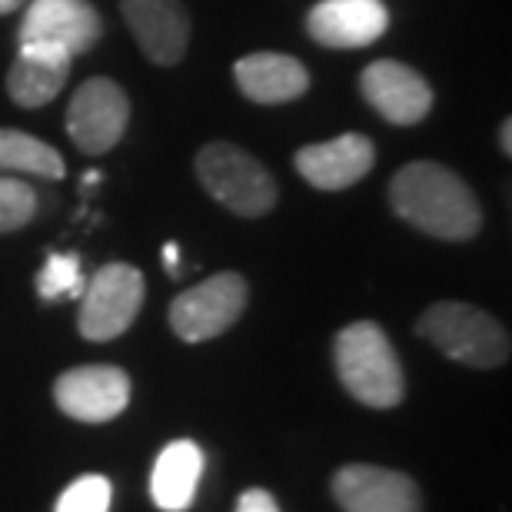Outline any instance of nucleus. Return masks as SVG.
Instances as JSON below:
<instances>
[{
    "mask_svg": "<svg viewBox=\"0 0 512 512\" xmlns=\"http://www.w3.org/2000/svg\"><path fill=\"white\" fill-rule=\"evenodd\" d=\"M389 203L409 227L436 240L463 243L473 240L483 227V213H479L473 190L466 187L463 177L433 160L406 163L389 183Z\"/></svg>",
    "mask_w": 512,
    "mask_h": 512,
    "instance_id": "nucleus-1",
    "label": "nucleus"
},
{
    "mask_svg": "<svg viewBox=\"0 0 512 512\" xmlns=\"http://www.w3.org/2000/svg\"><path fill=\"white\" fill-rule=\"evenodd\" d=\"M333 360L340 383L356 403L373 409H393L403 403V366H399L393 343H389L380 323L360 320L336 333Z\"/></svg>",
    "mask_w": 512,
    "mask_h": 512,
    "instance_id": "nucleus-2",
    "label": "nucleus"
},
{
    "mask_svg": "<svg viewBox=\"0 0 512 512\" xmlns=\"http://www.w3.org/2000/svg\"><path fill=\"white\" fill-rule=\"evenodd\" d=\"M416 330L443 356L473 366V370H493V366H503L509 360L506 326L479 306L456 300L433 303L419 316Z\"/></svg>",
    "mask_w": 512,
    "mask_h": 512,
    "instance_id": "nucleus-3",
    "label": "nucleus"
},
{
    "mask_svg": "<svg viewBox=\"0 0 512 512\" xmlns=\"http://www.w3.org/2000/svg\"><path fill=\"white\" fill-rule=\"evenodd\" d=\"M197 177L237 217H266L280 197L270 170L233 143H207L197 153Z\"/></svg>",
    "mask_w": 512,
    "mask_h": 512,
    "instance_id": "nucleus-4",
    "label": "nucleus"
},
{
    "mask_svg": "<svg viewBox=\"0 0 512 512\" xmlns=\"http://www.w3.org/2000/svg\"><path fill=\"white\" fill-rule=\"evenodd\" d=\"M143 273L130 263L100 266L80 296L77 326L90 343H107L124 336L143 306Z\"/></svg>",
    "mask_w": 512,
    "mask_h": 512,
    "instance_id": "nucleus-5",
    "label": "nucleus"
},
{
    "mask_svg": "<svg viewBox=\"0 0 512 512\" xmlns=\"http://www.w3.org/2000/svg\"><path fill=\"white\" fill-rule=\"evenodd\" d=\"M247 280L240 273H217L183 290L170 303V326L183 343H207L227 333L247 310Z\"/></svg>",
    "mask_w": 512,
    "mask_h": 512,
    "instance_id": "nucleus-6",
    "label": "nucleus"
},
{
    "mask_svg": "<svg viewBox=\"0 0 512 512\" xmlns=\"http://www.w3.org/2000/svg\"><path fill=\"white\" fill-rule=\"evenodd\" d=\"M130 124V100L110 77H90L67 107V133L90 157L114 150Z\"/></svg>",
    "mask_w": 512,
    "mask_h": 512,
    "instance_id": "nucleus-7",
    "label": "nucleus"
},
{
    "mask_svg": "<svg viewBox=\"0 0 512 512\" xmlns=\"http://www.w3.org/2000/svg\"><path fill=\"white\" fill-rule=\"evenodd\" d=\"M104 34V20L90 0H30L20 24V44L54 47L67 57L87 54Z\"/></svg>",
    "mask_w": 512,
    "mask_h": 512,
    "instance_id": "nucleus-8",
    "label": "nucleus"
},
{
    "mask_svg": "<svg viewBox=\"0 0 512 512\" xmlns=\"http://www.w3.org/2000/svg\"><path fill=\"white\" fill-rule=\"evenodd\" d=\"M60 413L77 423H110L130 403V376L120 366H74L54 383Z\"/></svg>",
    "mask_w": 512,
    "mask_h": 512,
    "instance_id": "nucleus-9",
    "label": "nucleus"
},
{
    "mask_svg": "<svg viewBox=\"0 0 512 512\" xmlns=\"http://www.w3.org/2000/svg\"><path fill=\"white\" fill-rule=\"evenodd\" d=\"M333 496L343 512H423L413 479L383 466H343L333 476Z\"/></svg>",
    "mask_w": 512,
    "mask_h": 512,
    "instance_id": "nucleus-10",
    "label": "nucleus"
},
{
    "mask_svg": "<svg viewBox=\"0 0 512 512\" xmlns=\"http://www.w3.org/2000/svg\"><path fill=\"white\" fill-rule=\"evenodd\" d=\"M360 90L376 114L396 127H413L433 110V90L413 67L399 60H373L363 70Z\"/></svg>",
    "mask_w": 512,
    "mask_h": 512,
    "instance_id": "nucleus-11",
    "label": "nucleus"
},
{
    "mask_svg": "<svg viewBox=\"0 0 512 512\" xmlns=\"http://www.w3.org/2000/svg\"><path fill=\"white\" fill-rule=\"evenodd\" d=\"M120 10L147 60L160 67L180 64L190 47V14L180 0H120Z\"/></svg>",
    "mask_w": 512,
    "mask_h": 512,
    "instance_id": "nucleus-12",
    "label": "nucleus"
},
{
    "mask_svg": "<svg viewBox=\"0 0 512 512\" xmlns=\"http://www.w3.org/2000/svg\"><path fill=\"white\" fill-rule=\"evenodd\" d=\"M389 27V10L383 0H320L306 30L316 44L330 50H356L376 44Z\"/></svg>",
    "mask_w": 512,
    "mask_h": 512,
    "instance_id": "nucleus-13",
    "label": "nucleus"
},
{
    "mask_svg": "<svg viewBox=\"0 0 512 512\" xmlns=\"http://www.w3.org/2000/svg\"><path fill=\"white\" fill-rule=\"evenodd\" d=\"M376 163V147L363 133H343L336 140L310 143L296 153V170L316 190H350Z\"/></svg>",
    "mask_w": 512,
    "mask_h": 512,
    "instance_id": "nucleus-14",
    "label": "nucleus"
},
{
    "mask_svg": "<svg viewBox=\"0 0 512 512\" xmlns=\"http://www.w3.org/2000/svg\"><path fill=\"white\" fill-rule=\"evenodd\" d=\"M70 64H74V57H67L64 50L20 44V54L7 74L10 100L27 110L50 104V100L64 90L70 77Z\"/></svg>",
    "mask_w": 512,
    "mask_h": 512,
    "instance_id": "nucleus-15",
    "label": "nucleus"
},
{
    "mask_svg": "<svg viewBox=\"0 0 512 512\" xmlns=\"http://www.w3.org/2000/svg\"><path fill=\"white\" fill-rule=\"evenodd\" d=\"M233 77H237L243 97H250L253 104H290L310 90V74L300 60L270 54V50L237 60Z\"/></svg>",
    "mask_w": 512,
    "mask_h": 512,
    "instance_id": "nucleus-16",
    "label": "nucleus"
},
{
    "mask_svg": "<svg viewBox=\"0 0 512 512\" xmlns=\"http://www.w3.org/2000/svg\"><path fill=\"white\" fill-rule=\"evenodd\" d=\"M203 476V449L193 439L163 446L150 473V496L163 512H187Z\"/></svg>",
    "mask_w": 512,
    "mask_h": 512,
    "instance_id": "nucleus-17",
    "label": "nucleus"
},
{
    "mask_svg": "<svg viewBox=\"0 0 512 512\" xmlns=\"http://www.w3.org/2000/svg\"><path fill=\"white\" fill-rule=\"evenodd\" d=\"M0 170L34 173V177L60 180L64 177V157L50 143L30 137L24 130L0 127Z\"/></svg>",
    "mask_w": 512,
    "mask_h": 512,
    "instance_id": "nucleus-18",
    "label": "nucleus"
},
{
    "mask_svg": "<svg viewBox=\"0 0 512 512\" xmlns=\"http://www.w3.org/2000/svg\"><path fill=\"white\" fill-rule=\"evenodd\" d=\"M87 280L84 270H80V256L77 253H50L47 263L40 266L37 273V296L44 303H57V300H77L84 296Z\"/></svg>",
    "mask_w": 512,
    "mask_h": 512,
    "instance_id": "nucleus-19",
    "label": "nucleus"
},
{
    "mask_svg": "<svg viewBox=\"0 0 512 512\" xmlns=\"http://www.w3.org/2000/svg\"><path fill=\"white\" fill-rule=\"evenodd\" d=\"M110 499L114 489L107 476H80L64 489L54 512H110Z\"/></svg>",
    "mask_w": 512,
    "mask_h": 512,
    "instance_id": "nucleus-20",
    "label": "nucleus"
},
{
    "mask_svg": "<svg viewBox=\"0 0 512 512\" xmlns=\"http://www.w3.org/2000/svg\"><path fill=\"white\" fill-rule=\"evenodd\" d=\"M37 213V193L30 183L0 177V233L20 230L34 220Z\"/></svg>",
    "mask_w": 512,
    "mask_h": 512,
    "instance_id": "nucleus-21",
    "label": "nucleus"
},
{
    "mask_svg": "<svg viewBox=\"0 0 512 512\" xmlns=\"http://www.w3.org/2000/svg\"><path fill=\"white\" fill-rule=\"evenodd\" d=\"M237 512H280V506H276V499L266 489H247L240 496Z\"/></svg>",
    "mask_w": 512,
    "mask_h": 512,
    "instance_id": "nucleus-22",
    "label": "nucleus"
},
{
    "mask_svg": "<svg viewBox=\"0 0 512 512\" xmlns=\"http://www.w3.org/2000/svg\"><path fill=\"white\" fill-rule=\"evenodd\" d=\"M163 263H167L170 276L180 273V247H177V243H167V247H163Z\"/></svg>",
    "mask_w": 512,
    "mask_h": 512,
    "instance_id": "nucleus-23",
    "label": "nucleus"
},
{
    "mask_svg": "<svg viewBox=\"0 0 512 512\" xmlns=\"http://www.w3.org/2000/svg\"><path fill=\"white\" fill-rule=\"evenodd\" d=\"M499 143H503V153H512V124L503 120V127H499Z\"/></svg>",
    "mask_w": 512,
    "mask_h": 512,
    "instance_id": "nucleus-24",
    "label": "nucleus"
},
{
    "mask_svg": "<svg viewBox=\"0 0 512 512\" xmlns=\"http://www.w3.org/2000/svg\"><path fill=\"white\" fill-rule=\"evenodd\" d=\"M24 4H27V0H0V17H4V14H14V10H20Z\"/></svg>",
    "mask_w": 512,
    "mask_h": 512,
    "instance_id": "nucleus-25",
    "label": "nucleus"
}]
</instances>
